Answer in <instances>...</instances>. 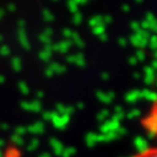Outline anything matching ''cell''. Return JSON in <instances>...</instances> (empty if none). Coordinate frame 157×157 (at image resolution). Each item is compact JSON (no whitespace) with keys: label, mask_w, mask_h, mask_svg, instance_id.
<instances>
[{"label":"cell","mask_w":157,"mask_h":157,"mask_svg":"<svg viewBox=\"0 0 157 157\" xmlns=\"http://www.w3.org/2000/svg\"><path fill=\"white\" fill-rule=\"evenodd\" d=\"M134 157H157V147L148 148L146 150L136 154Z\"/></svg>","instance_id":"cell-2"},{"label":"cell","mask_w":157,"mask_h":157,"mask_svg":"<svg viewBox=\"0 0 157 157\" xmlns=\"http://www.w3.org/2000/svg\"><path fill=\"white\" fill-rule=\"evenodd\" d=\"M17 28H26V21L23 19H20L17 21Z\"/></svg>","instance_id":"cell-5"},{"label":"cell","mask_w":157,"mask_h":157,"mask_svg":"<svg viewBox=\"0 0 157 157\" xmlns=\"http://www.w3.org/2000/svg\"><path fill=\"white\" fill-rule=\"evenodd\" d=\"M17 39L19 42L25 50H29L30 49V44H29L28 36L26 33V28H17Z\"/></svg>","instance_id":"cell-1"},{"label":"cell","mask_w":157,"mask_h":157,"mask_svg":"<svg viewBox=\"0 0 157 157\" xmlns=\"http://www.w3.org/2000/svg\"><path fill=\"white\" fill-rule=\"evenodd\" d=\"M21 65H22V63H21L20 57H13V59H12V67H13V69L15 71H19V70H21Z\"/></svg>","instance_id":"cell-3"},{"label":"cell","mask_w":157,"mask_h":157,"mask_svg":"<svg viewBox=\"0 0 157 157\" xmlns=\"http://www.w3.org/2000/svg\"><path fill=\"white\" fill-rule=\"evenodd\" d=\"M11 54V49L8 45H1L0 47V56L1 57H8Z\"/></svg>","instance_id":"cell-4"},{"label":"cell","mask_w":157,"mask_h":157,"mask_svg":"<svg viewBox=\"0 0 157 157\" xmlns=\"http://www.w3.org/2000/svg\"><path fill=\"white\" fill-rule=\"evenodd\" d=\"M7 11L13 13V12L17 11V5H14V4H10V5L7 6Z\"/></svg>","instance_id":"cell-6"},{"label":"cell","mask_w":157,"mask_h":157,"mask_svg":"<svg viewBox=\"0 0 157 157\" xmlns=\"http://www.w3.org/2000/svg\"><path fill=\"white\" fill-rule=\"evenodd\" d=\"M2 41H4V36L0 34V42H2Z\"/></svg>","instance_id":"cell-8"},{"label":"cell","mask_w":157,"mask_h":157,"mask_svg":"<svg viewBox=\"0 0 157 157\" xmlns=\"http://www.w3.org/2000/svg\"><path fill=\"white\" fill-rule=\"evenodd\" d=\"M4 15H5V11H4V10H1V8H0V20H1V19H2V17H4Z\"/></svg>","instance_id":"cell-7"}]
</instances>
